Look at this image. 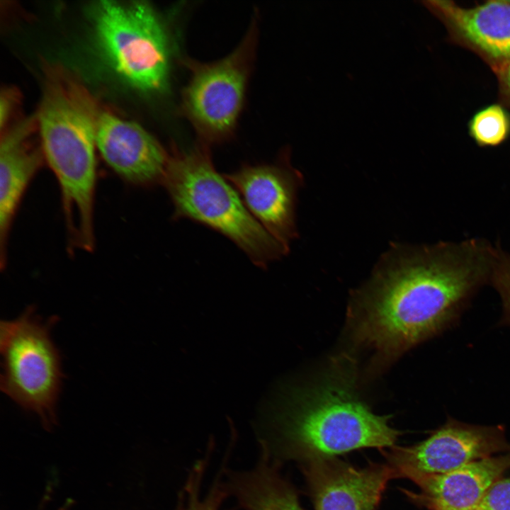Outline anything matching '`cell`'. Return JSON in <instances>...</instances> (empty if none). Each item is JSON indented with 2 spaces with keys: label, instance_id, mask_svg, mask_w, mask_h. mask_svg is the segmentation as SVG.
Segmentation results:
<instances>
[{
  "label": "cell",
  "instance_id": "6da1fadb",
  "mask_svg": "<svg viewBox=\"0 0 510 510\" xmlns=\"http://www.w3.org/2000/svg\"><path fill=\"white\" fill-rule=\"evenodd\" d=\"M497 249L477 237L390 249L356 296L354 340L385 361L452 328L489 284Z\"/></svg>",
  "mask_w": 510,
  "mask_h": 510
},
{
  "label": "cell",
  "instance_id": "7a4b0ae2",
  "mask_svg": "<svg viewBox=\"0 0 510 510\" xmlns=\"http://www.w3.org/2000/svg\"><path fill=\"white\" fill-rule=\"evenodd\" d=\"M388 420L359 398L351 374L334 371L312 386L265 400L259 432L261 445L281 441L311 460L393 446L400 432Z\"/></svg>",
  "mask_w": 510,
  "mask_h": 510
},
{
  "label": "cell",
  "instance_id": "3957f363",
  "mask_svg": "<svg viewBox=\"0 0 510 510\" xmlns=\"http://www.w3.org/2000/svg\"><path fill=\"white\" fill-rule=\"evenodd\" d=\"M98 112L85 89L69 75L51 72L37 115L44 157L61 191L69 243L91 251L96 185Z\"/></svg>",
  "mask_w": 510,
  "mask_h": 510
},
{
  "label": "cell",
  "instance_id": "277c9868",
  "mask_svg": "<svg viewBox=\"0 0 510 510\" xmlns=\"http://www.w3.org/2000/svg\"><path fill=\"white\" fill-rule=\"evenodd\" d=\"M162 183L174 204V219L188 218L222 233L255 265L266 266L288 251L251 214L203 147L169 155Z\"/></svg>",
  "mask_w": 510,
  "mask_h": 510
},
{
  "label": "cell",
  "instance_id": "5b68a950",
  "mask_svg": "<svg viewBox=\"0 0 510 510\" xmlns=\"http://www.w3.org/2000/svg\"><path fill=\"white\" fill-rule=\"evenodd\" d=\"M57 317L47 323L33 306L18 318L0 322L1 390L36 414L45 429L57 423L56 405L63 379L60 352L50 336Z\"/></svg>",
  "mask_w": 510,
  "mask_h": 510
},
{
  "label": "cell",
  "instance_id": "8992f818",
  "mask_svg": "<svg viewBox=\"0 0 510 510\" xmlns=\"http://www.w3.org/2000/svg\"><path fill=\"white\" fill-rule=\"evenodd\" d=\"M94 18L98 41L115 71L142 91H164L170 49L165 28L153 8L142 1H103Z\"/></svg>",
  "mask_w": 510,
  "mask_h": 510
},
{
  "label": "cell",
  "instance_id": "52a82bcc",
  "mask_svg": "<svg viewBox=\"0 0 510 510\" xmlns=\"http://www.w3.org/2000/svg\"><path fill=\"white\" fill-rule=\"evenodd\" d=\"M254 30L222 60L190 64L191 75L183 92V110L206 142L226 139L236 125L254 57Z\"/></svg>",
  "mask_w": 510,
  "mask_h": 510
},
{
  "label": "cell",
  "instance_id": "ba28073f",
  "mask_svg": "<svg viewBox=\"0 0 510 510\" xmlns=\"http://www.w3.org/2000/svg\"><path fill=\"white\" fill-rule=\"evenodd\" d=\"M510 451L502 426L468 424L449 418L429 438L395 450L390 466L395 476L412 480L421 475L450 472L470 463Z\"/></svg>",
  "mask_w": 510,
  "mask_h": 510
},
{
  "label": "cell",
  "instance_id": "9c48e42d",
  "mask_svg": "<svg viewBox=\"0 0 510 510\" xmlns=\"http://www.w3.org/2000/svg\"><path fill=\"white\" fill-rule=\"evenodd\" d=\"M224 176L255 219L288 248L296 233L295 206L300 174L283 159L273 164L246 165Z\"/></svg>",
  "mask_w": 510,
  "mask_h": 510
},
{
  "label": "cell",
  "instance_id": "30bf717a",
  "mask_svg": "<svg viewBox=\"0 0 510 510\" xmlns=\"http://www.w3.org/2000/svg\"><path fill=\"white\" fill-rule=\"evenodd\" d=\"M422 3L444 26L450 40L474 52L494 73L510 61V0L472 6L450 0Z\"/></svg>",
  "mask_w": 510,
  "mask_h": 510
},
{
  "label": "cell",
  "instance_id": "8fae6325",
  "mask_svg": "<svg viewBox=\"0 0 510 510\" xmlns=\"http://www.w3.org/2000/svg\"><path fill=\"white\" fill-rule=\"evenodd\" d=\"M96 142L106 164L126 181L140 186L162 182L169 154L137 123L98 113Z\"/></svg>",
  "mask_w": 510,
  "mask_h": 510
},
{
  "label": "cell",
  "instance_id": "7c38bea8",
  "mask_svg": "<svg viewBox=\"0 0 510 510\" xmlns=\"http://www.w3.org/2000/svg\"><path fill=\"white\" fill-rule=\"evenodd\" d=\"M315 510H375L390 479V465L356 468L331 458L310 460L307 469Z\"/></svg>",
  "mask_w": 510,
  "mask_h": 510
},
{
  "label": "cell",
  "instance_id": "4fadbf2b",
  "mask_svg": "<svg viewBox=\"0 0 510 510\" xmlns=\"http://www.w3.org/2000/svg\"><path fill=\"white\" fill-rule=\"evenodd\" d=\"M37 115L1 132L0 144V249L1 264H6V245L11 222L30 182L44 157L35 135Z\"/></svg>",
  "mask_w": 510,
  "mask_h": 510
},
{
  "label": "cell",
  "instance_id": "5bb4252c",
  "mask_svg": "<svg viewBox=\"0 0 510 510\" xmlns=\"http://www.w3.org/2000/svg\"><path fill=\"white\" fill-rule=\"evenodd\" d=\"M510 468V452L478 460L448 472L412 479L419 494H409L430 510H476L490 487Z\"/></svg>",
  "mask_w": 510,
  "mask_h": 510
},
{
  "label": "cell",
  "instance_id": "9a60e30c",
  "mask_svg": "<svg viewBox=\"0 0 510 510\" xmlns=\"http://www.w3.org/2000/svg\"><path fill=\"white\" fill-rule=\"evenodd\" d=\"M228 489L244 510H303L293 488L264 453L254 469L230 476Z\"/></svg>",
  "mask_w": 510,
  "mask_h": 510
},
{
  "label": "cell",
  "instance_id": "2e32d148",
  "mask_svg": "<svg viewBox=\"0 0 510 510\" xmlns=\"http://www.w3.org/2000/svg\"><path fill=\"white\" fill-rule=\"evenodd\" d=\"M468 130L479 147H497L510 137V113L499 102L489 104L472 115Z\"/></svg>",
  "mask_w": 510,
  "mask_h": 510
},
{
  "label": "cell",
  "instance_id": "e0dca14e",
  "mask_svg": "<svg viewBox=\"0 0 510 510\" xmlns=\"http://www.w3.org/2000/svg\"><path fill=\"white\" fill-rule=\"evenodd\" d=\"M185 487L186 499L181 510H220L227 488L216 482L205 495L200 493V480L204 463L199 461L194 466Z\"/></svg>",
  "mask_w": 510,
  "mask_h": 510
},
{
  "label": "cell",
  "instance_id": "ac0fdd59",
  "mask_svg": "<svg viewBox=\"0 0 510 510\" xmlns=\"http://www.w3.org/2000/svg\"><path fill=\"white\" fill-rule=\"evenodd\" d=\"M489 285L499 294L502 305L499 326H510V254L497 243V256Z\"/></svg>",
  "mask_w": 510,
  "mask_h": 510
},
{
  "label": "cell",
  "instance_id": "d6986e66",
  "mask_svg": "<svg viewBox=\"0 0 510 510\" xmlns=\"http://www.w3.org/2000/svg\"><path fill=\"white\" fill-rule=\"evenodd\" d=\"M476 510H510V477L497 481Z\"/></svg>",
  "mask_w": 510,
  "mask_h": 510
},
{
  "label": "cell",
  "instance_id": "ffe728a7",
  "mask_svg": "<svg viewBox=\"0 0 510 510\" xmlns=\"http://www.w3.org/2000/svg\"><path fill=\"white\" fill-rule=\"evenodd\" d=\"M499 103L510 109V61L497 72Z\"/></svg>",
  "mask_w": 510,
  "mask_h": 510
},
{
  "label": "cell",
  "instance_id": "44dd1931",
  "mask_svg": "<svg viewBox=\"0 0 510 510\" xmlns=\"http://www.w3.org/2000/svg\"><path fill=\"white\" fill-rule=\"evenodd\" d=\"M13 97V91L10 90L5 91L1 94L0 103V124L1 130H3L4 125L6 124L8 117L11 113L13 102L14 101Z\"/></svg>",
  "mask_w": 510,
  "mask_h": 510
}]
</instances>
